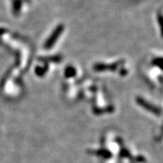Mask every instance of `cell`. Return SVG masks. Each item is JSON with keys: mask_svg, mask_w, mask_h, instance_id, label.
Listing matches in <instances>:
<instances>
[{"mask_svg": "<svg viewBox=\"0 0 163 163\" xmlns=\"http://www.w3.org/2000/svg\"><path fill=\"white\" fill-rule=\"evenodd\" d=\"M97 154L101 155V156H104V158H106V159L110 158L112 155L111 153L107 150H99L97 152Z\"/></svg>", "mask_w": 163, "mask_h": 163, "instance_id": "obj_1", "label": "cell"}, {"mask_svg": "<svg viewBox=\"0 0 163 163\" xmlns=\"http://www.w3.org/2000/svg\"><path fill=\"white\" fill-rule=\"evenodd\" d=\"M122 155H124V156L130 157V154H129V153H128V151H126V150L123 151V153H122Z\"/></svg>", "mask_w": 163, "mask_h": 163, "instance_id": "obj_2", "label": "cell"}]
</instances>
